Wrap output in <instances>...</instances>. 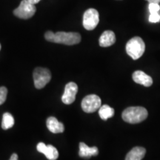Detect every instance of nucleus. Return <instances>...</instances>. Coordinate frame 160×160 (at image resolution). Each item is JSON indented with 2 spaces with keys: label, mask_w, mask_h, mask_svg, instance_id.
<instances>
[{
  "label": "nucleus",
  "mask_w": 160,
  "mask_h": 160,
  "mask_svg": "<svg viewBox=\"0 0 160 160\" xmlns=\"http://www.w3.org/2000/svg\"><path fill=\"white\" fill-rule=\"evenodd\" d=\"M47 41L58 44H63L66 45H73L79 44L81 41V35L75 32H62L53 33L47 31L45 34Z\"/></svg>",
  "instance_id": "f257e3e1"
},
{
  "label": "nucleus",
  "mask_w": 160,
  "mask_h": 160,
  "mask_svg": "<svg viewBox=\"0 0 160 160\" xmlns=\"http://www.w3.org/2000/svg\"><path fill=\"white\" fill-rule=\"evenodd\" d=\"M148 113L143 107H129L122 112V119L125 122L131 124L142 122L148 117Z\"/></svg>",
  "instance_id": "f03ea898"
},
{
  "label": "nucleus",
  "mask_w": 160,
  "mask_h": 160,
  "mask_svg": "<svg viewBox=\"0 0 160 160\" xmlns=\"http://www.w3.org/2000/svg\"><path fill=\"white\" fill-rule=\"evenodd\" d=\"M126 52L132 59L137 60L143 55L145 50V45L141 37H133L126 44Z\"/></svg>",
  "instance_id": "7ed1b4c3"
},
{
  "label": "nucleus",
  "mask_w": 160,
  "mask_h": 160,
  "mask_svg": "<svg viewBox=\"0 0 160 160\" xmlns=\"http://www.w3.org/2000/svg\"><path fill=\"white\" fill-rule=\"evenodd\" d=\"M36 6L30 2L28 0H22L17 8L13 11V14L16 17L22 19H28L35 14Z\"/></svg>",
  "instance_id": "20e7f679"
},
{
  "label": "nucleus",
  "mask_w": 160,
  "mask_h": 160,
  "mask_svg": "<svg viewBox=\"0 0 160 160\" xmlns=\"http://www.w3.org/2000/svg\"><path fill=\"white\" fill-rule=\"evenodd\" d=\"M33 82L37 89L43 88L51 79V73L48 69L37 68L33 73Z\"/></svg>",
  "instance_id": "39448f33"
},
{
  "label": "nucleus",
  "mask_w": 160,
  "mask_h": 160,
  "mask_svg": "<svg viewBox=\"0 0 160 160\" xmlns=\"http://www.w3.org/2000/svg\"><path fill=\"white\" fill-rule=\"evenodd\" d=\"M99 22V12L94 8H89L84 13L82 24L83 27L88 31L95 29Z\"/></svg>",
  "instance_id": "423d86ee"
},
{
  "label": "nucleus",
  "mask_w": 160,
  "mask_h": 160,
  "mask_svg": "<svg viewBox=\"0 0 160 160\" xmlns=\"http://www.w3.org/2000/svg\"><path fill=\"white\" fill-rule=\"evenodd\" d=\"M102 100L97 95L86 96L82 102V108L85 113H93L101 107Z\"/></svg>",
  "instance_id": "0eeeda50"
},
{
  "label": "nucleus",
  "mask_w": 160,
  "mask_h": 160,
  "mask_svg": "<svg viewBox=\"0 0 160 160\" xmlns=\"http://www.w3.org/2000/svg\"><path fill=\"white\" fill-rule=\"evenodd\" d=\"M78 92V86L75 82H71L65 85V91L62 97V101L65 105H71L75 101Z\"/></svg>",
  "instance_id": "6e6552de"
},
{
  "label": "nucleus",
  "mask_w": 160,
  "mask_h": 160,
  "mask_svg": "<svg viewBox=\"0 0 160 160\" xmlns=\"http://www.w3.org/2000/svg\"><path fill=\"white\" fill-rule=\"evenodd\" d=\"M37 151L39 153H43L49 160H56L59 157V152L54 146L48 145H46L45 143L39 142L37 146Z\"/></svg>",
  "instance_id": "1a4fd4ad"
},
{
  "label": "nucleus",
  "mask_w": 160,
  "mask_h": 160,
  "mask_svg": "<svg viewBox=\"0 0 160 160\" xmlns=\"http://www.w3.org/2000/svg\"><path fill=\"white\" fill-rule=\"evenodd\" d=\"M133 81L136 83L139 84V85H144L145 87H150L153 84V79H152L151 77L149 75L146 74L145 72L142 71H137L133 73Z\"/></svg>",
  "instance_id": "9d476101"
},
{
  "label": "nucleus",
  "mask_w": 160,
  "mask_h": 160,
  "mask_svg": "<svg viewBox=\"0 0 160 160\" xmlns=\"http://www.w3.org/2000/svg\"><path fill=\"white\" fill-rule=\"evenodd\" d=\"M116 42L115 33L112 31H105L100 36L99 43L101 47L106 48L113 45Z\"/></svg>",
  "instance_id": "9b49d317"
},
{
  "label": "nucleus",
  "mask_w": 160,
  "mask_h": 160,
  "mask_svg": "<svg viewBox=\"0 0 160 160\" xmlns=\"http://www.w3.org/2000/svg\"><path fill=\"white\" fill-rule=\"evenodd\" d=\"M46 125L48 130L53 133H62L65 131V126L63 123L59 122L57 118L51 117L46 121Z\"/></svg>",
  "instance_id": "f8f14e48"
},
{
  "label": "nucleus",
  "mask_w": 160,
  "mask_h": 160,
  "mask_svg": "<svg viewBox=\"0 0 160 160\" xmlns=\"http://www.w3.org/2000/svg\"><path fill=\"white\" fill-rule=\"evenodd\" d=\"M99 153V150L97 147H88L85 143H79V155L82 158H91L93 156H97Z\"/></svg>",
  "instance_id": "ddd939ff"
},
{
  "label": "nucleus",
  "mask_w": 160,
  "mask_h": 160,
  "mask_svg": "<svg viewBox=\"0 0 160 160\" xmlns=\"http://www.w3.org/2000/svg\"><path fill=\"white\" fill-rule=\"evenodd\" d=\"M146 153L145 148L142 147H135L129 151L126 156L125 160H142Z\"/></svg>",
  "instance_id": "4468645a"
},
{
  "label": "nucleus",
  "mask_w": 160,
  "mask_h": 160,
  "mask_svg": "<svg viewBox=\"0 0 160 160\" xmlns=\"http://www.w3.org/2000/svg\"><path fill=\"white\" fill-rule=\"evenodd\" d=\"M99 115L102 119L107 120L113 117L114 110L108 105H102L99 109Z\"/></svg>",
  "instance_id": "2eb2a0df"
},
{
  "label": "nucleus",
  "mask_w": 160,
  "mask_h": 160,
  "mask_svg": "<svg viewBox=\"0 0 160 160\" xmlns=\"http://www.w3.org/2000/svg\"><path fill=\"white\" fill-rule=\"evenodd\" d=\"M14 125V119L13 116L9 113H5L3 114L2 122V128L4 130L11 128Z\"/></svg>",
  "instance_id": "dca6fc26"
},
{
  "label": "nucleus",
  "mask_w": 160,
  "mask_h": 160,
  "mask_svg": "<svg viewBox=\"0 0 160 160\" xmlns=\"http://www.w3.org/2000/svg\"><path fill=\"white\" fill-rule=\"evenodd\" d=\"M8 90L5 87L0 88V105L5 102L6 98H7Z\"/></svg>",
  "instance_id": "f3484780"
},
{
  "label": "nucleus",
  "mask_w": 160,
  "mask_h": 160,
  "mask_svg": "<svg viewBox=\"0 0 160 160\" xmlns=\"http://www.w3.org/2000/svg\"><path fill=\"white\" fill-rule=\"evenodd\" d=\"M148 10L150 13H159L160 11V5L158 3H149Z\"/></svg>",
  "instance_id": "a211bd4d"
},
{
  "label": "nucleus",
  "mask_w": 160,
  "mask_h": 160,
  "mask_svg": "<svg viewBox=\"0 0 160 160\" xmlns=\"http://www.w3.org/2000/svg\"><path fill=\"white\" fill-rule=\"evenodd\" d=\"M148 20L151 23H157L160 22V14L159 13H151L149 16Z\"/></svg>",
  "instance_id": "6ab92c4d"
},
{
  "label": "nucleus",
  "mask_w": 160,
  "mask_h": 160,
  "mask_svg": "<svg viewBox=\"0 0 160 160\" xmlns=\"http://www.w3.org/2000/svg\"><path fill=\"white\" fill-rule=\"evenodd\" d=\"M10 160H18V155L17 153H13L10 158Z\"/></svg>",
  "instance_id": "aec40b11"
},
{
  "label": "nucleus",
  "mask_w": 160,
  "mask_h": 160,
  "mask_svg": "<svg viewBox=\"0 0 160 160\" xmlns=\"http://www.w3.org/2000/svg\"><path fill=\"white\" fill-rule=\"evenodd\" d=\"M146 1L148 2L149 3H160V0H146Z\"/></svg>",
  "instance_id": "412c9836"
},
{
  "label": "nucleus",
  "mask_w": 160,
  "mask_h": 160,
  "mask_svg": "<svg viewBox=\"0 0 160 160\" xmlns=\"http://www.w3.org/2000/svg\"><path fill=\"white\" fill-rule=\"evenodd\" d=\"M28 1H29L31 3L33 4V5H36V4H37L38 2H39L40 0H28Z\"/></svg>",
  "instance_id": "4be33fe9"
},
{
  "label": "nucleus",
  "mask_w": 160,
  "mask_h": 160,
  "mask_svg": "<svg viewBox=\"0 0 160 160\" xmlns=\"http://www.w3.org/2000/svg\"><path fill=\"white\" fill-rule=\"evenodd\" d=\"M0 50H1V44H0Z\"/></svg>",
  "instance_id": "5701e85b"
}]
</instances>
